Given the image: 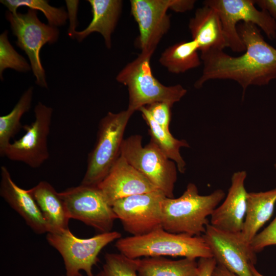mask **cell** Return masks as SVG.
I'll return each instance as SVG.
<instances>
[{
    "mask_svg": "<svg viewBox=\"0 0 276 276\" xmlns=\"http://www.w3.org/2000/svg\"><path fill=\"white\" fill-rule=\"evenodd\" d=\"M237 30L245 47L244 53L237 57L222 50L201 53L203 68L194 83L196 88L210 80H232L241 86L244 93L249 86L266 85L276 79V49L265 40L259 28L252 23L240 22Z\"/></svg>",
    "mask_w": 276,
    "mask_h": 276,
    "instance_id": "cell-1",
    "label": "cell"
},
{
    "mask_svg": "<svg viewBox=\"0 0 276 276\" xmlns=\"http://www.w3.org/2000/svg\"><path fill=\"white\" fill-rule=\"evenodd\" d=\"M221 189L201 195L197 186L189 183L178 198L166 197L162 206V226L167 232L200 236L210 223L208 217L225 197Z\"/></svg>",
    "mask_w": 276,
    "mask_h": 276,
    "instance_id": "cell-2",
    "label": "cell"
},
{
    "mask_svg": "<svg viewBox=\"0 0 276 276\" xmlns=\"http://www.w3.org/2000/svg\"><path fill=\"white\" fill-rule=\"evenodd\" d=\"M115 247L131 259L149 257H181L192 259L213 257L202 236L174 234L159 227L148 234L117 240Z\"/></svg>",
    "mask_w": 276,
    "mask_h": 276,
    "instance_id": "cell-3",
    "label": "cell"
},
{
    "mask_svg": "<svg viewBox=\"0 0 276 276\" xmlns=\"http://www.w3.org/2000/svg\"><path fill=\"white\" fill-rule=\"evenodd\" d=\"M152 55L140 53L118 74L116 80L127 86L129 94L127 109L133 113L149 104L164 102L173 105L179 101L187 90L181 85L166 86L152 73Z\"/></svg>",
    "mask_w": 276,
    "mask_h": 276,
    "instance_id": "cell-4",
    "label": "cell"
},
{
    "mask_svg": "<svg viewBox=\"0 0 276 276\" xmlns=\"http://www.w3.org/2000/svg\"><path fill=\"white\" fill-rule=\"evenodd\" d=\"M133 113L128 109L117 113L109 111L100 120L81 185L97 186L107 175L120 154L124 133Z\"/></svg>",
    "mask_w": 276,
    "mask_h": 276,
    "instance_id": "cell-5",
    "label": "cell"
},
{
    "mask_svg": "<svg viewBox=\"0 0 276 276\" xmlns=\"http://www.w3.org/2000/svg\"><path fill=\"white\" fill-rule=\"evenodd\" d=\"M142 139L141 135L135 134L124 139L120 155L167 197L174 198L173 192L177 178L176 164L151 140L143 146Z\"/></svg>",
    "mask_w": 276,
    "mask_h": 276,
    "instance_id": "cell-6",
    "label": "cell"
},
{
    "mask_svg": "<svg viewBox=\"0 0 276 276\" xmlns=\"http://www.w3.org/2000/svg\"><path fill=\"white\" fill-rule=\"evenodd\" d=\"M122 237L117 231L100 233L88 238H79L70 229L56 233H47L48 243L61 256L65 276H94L93 267L99 262L98 256L107 245Z\"/></svg>",
    "mask_w": 276,
    "mask_h": 276,
    "instance_id": "cell-7",
    "label": "cell"
},
{
    "mask_svg": "<svg viewBox=\"0 0 276 276\" xmlns=\"http://www.w3.org/2000/svg\"><path fill=\"white\" fill-rule=\"evenodd\" d=\"M5 16L13 35L16 37V45L25 52L29 58L36 84L48 88L40 52L44 44L57 42L60 34L59 29L42 22L38 18L37 10L32 9H29L25 13L13 14L8 10Z\"/></svg>",
    "mask_w": 276,
    "mask_h": 276,
    "instance_id": "cell-8",
    "label": "cell"
},
{
    "mask_svg": "<svg viewBox=\"0 0 276 276\" xmlns=\"http://www.w3.org/2000/svg\"><path fill=\"white\" fill-rule=\"evenodd\" d=\"M203 3L218 13L227 48L233 52L245 50L237 30L239 22L252 23L261 28L269 39L276 38V22L266 11L258 10L254 0H206Z\"/></svg>",
    "mask_w": 276,
    "mask_h": 276,
    "instance_id": "cell-9",
    "label": "cell"
},
{
    "mask_svg": "<svg viewBox=\"0 0 276 276\" xmlns=\"http://www.w3.org/2000/svg\"><path fill=\"white\" fill-rule=\"evenodd\" d=\"M59 194L70 219L80 221L100 233L111 231L117 217L97 186L80 184Z\"/></svg>",
    "mask_w": 276,
    "mask_h": 276,
    "instance_id": "cell-10",
    "label": "cell"
},
{
    "mask_svg": "<svg viewBox=\"0 0 276 276\" xmlns=\"http://www.w3.org/2000/svg\"><path fill=\"white\" fill-rule=\"evenodd\" d=\"M34 112L33 122L23 126L25 133L7 146L2 157L21 162L32 168H37L49 158L48 139L53 110L38 102Z\"/></svg>",
    "mask_w": 276,
    "mask_h": 276,
    "instance_id": "cell-11",
    "label": "cell"
},
{
    "mask_svg": "<svg viewBox=\"0 0 276 276\" xmlns=\"http://www.w3.org/2000/svg\"><path fill=\"white\" fill-rule=\"evenodd\" d=\"M167 197L159 190L126 197L112 205L124 229L141 236L162 227V206Z\"/></svg>",
    "mask_w": 276,
    "mask_h": 276,
    "instance_id": "cell-12",
    "label": "cell"
},
{
    "mask_svg": "<svg viewBox=\"0 0 276 276\" xmlns=\"http://www.w3.org/2000/svg\"><path fill=\"white\" fill-rule=\"evenodd\" d=\"M178 0H131L130 12L136 22L139 35L135 43L141 53L152 55L163 37L169 31L170 16Z\"/></svg>",
    "mask_w": 276,
    "mask_h": 276,
    "instance_id": "cell-13",
    "label": "cell"
},
{
    "mask_svg": "<svg viewBox=\"0 0 276 276\" xmlns=\"http://www.w3.org/2000/svg\"><path fill=\"white\" fill-rule=\"evenodd\" d=\"M202 236L217 264L238 276H253L249 266L257 263L256 252L243 241L240 233L225 232L209 223Z\"/></svg>",
    "mask_w": 276,
    "mask_h": 276,
    "instance_id": "cell-14",
    "label": "cell"
},
{
    "mask_svg": "<svg viewBox=\"0 0 276 276\" xmlns=\"http://www.w3.org/2000/svg\"><path fill=\"white\" fill-rule=\"evenodd\" d=\"M97 187L111 206L119 199L158 190L120 154Z\"/></svg>",
    "mask_w": 276,
    "mask_h": 276,
    "instance_id": "cell-15",
    "label": "cell"
},
{
    "mask_svg": "<svg viewBox=\"0 0 276 276\" xmlns=\"http://www.w3.org/2000/svg\"><path fill=\"white\" fill-rule=\"evenodd\" d=\"M246 176L245 171L233 174L224 201L211 215L210 224L214 227L232 233L241 232L246 210L247 192L244 185Z\"/></svg>",
    "mask_w": 276,
    "mask_h": 276,
    "instance_id": "cell-16",
    "label": "cell"
},
{
    "mask_svg": "<svg viewBox=\"0 0 276 276\" xmlns=\"http://www.w3.org/2000/svg\"><path fill=\"white\" fill-rule=\"evenodd\" d=\"M0 195L35 233H49L48 225L35 200L28 190L20 188L13 181L4 166L1 167Z\"/></svg>",
    "mask_w": 276,
    "mask_h": 276,
    "instance_id": "cell-17",
    "label": "cell"
},
{
    "mask_svg": "<svg viewBox=\"0 0 276 276\" xmlns=\"http://www.w3.org/2000/svg\"><path fill=\"white\" fill-rule=\"evenodd\" d=\"M189 28L201 53L227 48L220 18L212 7L203 5L197 9L190 19Z\"/></svg>",
    "mask_w": 276,
    "mask_h": 276,
    "instance_id": "cell-18",
    "label": "cell"
},
{
    "mask_svg": "<svg viewBox=\"0 0 276 276\" xmlns=\"http://www.w3.org/2000/svg\"><path fill=\"white\" fill-rule=\"evenodd\" d=\"M28 190L40 210L48 225L49 233H60L69 229L70 219L64 203L59 192L49 182L41 181Z\"/></svg>",
    "mask_w": 276,
    "mask_h": 276,
    "instance_id": "cell-19",
    "label": "cell"
},
{
    "mask_svg": "<svg viewBox=\"0 0 276 276\" xmlns=\"http://www.w3.org/2000/svg\"><path fill=\"white\" fill-rule=\"evenodd\" d=\"M91 8L92 20L84 30L76 31L72 39L81 42L90 34L100 33L108 49L111 47V35L121 13L123 2L121 0H88Z\"/></svg>",
    "mask_w": 276,
    "mask_h": 276,
    "instance_id": "cell-20",
    "label": "cell"
},
{
    "mask_svg": "<svg viewBox=\"0 0 276 276\" xmlns=\"http://www.w3.org/2000/svg\"><path fill=\"white\" fill-rule=\"evenodd\" d=\"M276 203V188L264 192L247 193L246 210L240 236L250 245L259 229L271 217Z\"/></svg>",
    "mask_w": 276,
    "mask_h": 276,
    "instance_id": "cell-21",
    "label": "cell"
},
{
    "mask_svg": "<svg viewBox=\"0 0 276 276\" xmlns=\"http://www.w3.org/2000/svg\"><path fill=\"white\" fill-rule=\"evenodd\" d=\"M136 259L139 276H198L195 259L172 260L158 256Z\"/></svg>",
    "mask_w": 276,
    "mask_h": 276,
    "instance_id": "cell-22",
    "label": "cell"
},
{
    "mask_svg": "<svg viewBox=\"0 0 276 276\" xmlns=\"http://www.w3.org/2000/svg\"><path fill=\"white\" fill-rule=\"evenodd\" d=\"M198 51V45L194 40L181 41L166 49L159 61L170 73H183L201 64Z\"/></svg>",
    "mask_w": 276,
    "mask_h": 276,
    "instance_id": "cell-23",
    "label": "cell"
},
{
    "mask_svg": "<svg viewBox=\"0 0 276 276\" xmlns=\"http://www.w3.org/2000/svg\"><path fill=\"white\" fill-rule=\"evenodd\" d=\"M148 126L151 140L160 148L166 156L176 165L178 170L181 173L186 171V163L180 153L182 147H189L188 142L184 140H178L160 126L152 118L145 106L139 110Z\"/></svg>",
    "mask_w": 276,
    "mask_h": 276,
    "instance_id": "cell-24",
    "label": "cell"
},
{
    "mask_svg": "<svg viewBox=\"0 0 276 276\" xmlns=\"http://www.w3.org/2000/svg\"><path fill=\"white\" fill-rule=\"evenodd\" d=\"M33 87H29L21 95L12 110L0 117V155L3 156L11 140L23 126L20 120L22 116L31 108L33 95Z\"/></svg>",
    "mask_w": 276,
    "mask_h": 276,
    "instance_id": "cell-25",
    "label": "cell"
},
{
    "mask_svg": "<svg viewBox=\"0 0 276 276\" xmlns=\"http://www.w3.org/2000/svg\"><path fill=\"white\" fill-rule=\"evenodd\" d=\"M0 2L13 14L16 13L17 9L22 6L39 10L43 13L49 25L57 28L64 25L68 19L67 12L64 8L52 6L49 1L1 0Z\"/></svg>",
    "mask_w": 276,
    "mask_h": 276,
    "instance_id": "cell-26",
    "label": "cell"
},
{
    "mask_svg": "<svg viewBox=\"0 0 276 276\" xmlns=\"http://www.w3.org/2000/svg\"><path fill=\"white\" fill-rule=\"evenodd\" d=\"M8 31L0 35V78L3 80V74L7 68L18 72L26 73L31 70L30 64L13 48L8 39Z\"/></svg>",
    "mask_w": 276,
    "mask_h": 276,
    "instance_id": "cell-27",
    "label": "cell"
},
{
    "mask_svg": "<svg viewBox=\"0 0 276 276\" xmlns=\"http://www.w3.org/2000/svg\"><path fill=\"white\" fill-rule=\"evenodd\" d=\"M105 262L97 276H139L137 259L122 254L106 253Z\"/></svg>",
    "mask_w": 276,
    "mask_h": 276,
    "instance_id": "cell-28",
    "label": "cell"
},
{
    "mask_svg": "<svg viewBox=\"0 0 276 276\" xmlns=\"http://www.w3.org/2000/svg\"><path fill=\"white\" fill-rule=\"evenodd\" d=\"M173 105L164 102H155L145 106L152 118L160 126L167 131H170L171 122V108Z\"/></svg>",
    "mask_w": 276,
    "mask_h": 276,
    "instance_id": "cell-29",
    "label": "cell"
},
{
    "mask_svg": "<svg viewBox=\"0 0 276 276\" xmlns=\"http://www.w3.org/2000/svg\"><path fill=\"white\" fill-rule=\"evenodd\" d=\"M275 245L276 216L269 225L256 235L250 244L251 249L256 253L267 246Z\"/></svg>",
    "mask_w": 276,
    "mask_h": 276,
    "instance_id": "cell-30",
    "label": "cell"
},
{
    "mask_svg": "<svg viewBox=\"0 0 276 276\" xmlns=\"http://www.w3.org/2000/svg\"><path fill=\"white\" fill-rule=\"evenodd\" d=\"M67 9L68 19L70 21L68 35L72 38L74 33L77 31L78 21L77 18L79 1H65Z\"/></svg>",
    "mask_w": 276,
    "mask_h": 276,
    "instance_id": "cell-31",
    "label": "cell"
},
{
    "mask_svg": "<svg viewBox=\"0 0 276 276\" xmlns=\"http://www.w3.org/2000/svg\"><path fill=\"white\" fill-rule=\"evenodd\" d=\"M198 263V276H212L217 265L214 257L200 258Z\"/></svg>",
    "mask_w": 276,
    "mask_h": 276,
    "instance_id": "cell-32",
    "label": "cell"
},
{
    "mask_svg": "<svg viewBox=\"0 0 276 276\" xmlns=\"http://www.w3.org/2000/svg\"><path fill=\"white\" fill-rule=\"evenodd\" d=\"M256 5L266 11L276 22V0H256Z\"/></svg>",
    "mask_w": 276,
    "mask_h": 276,
    "instance_id": "cell-33",
    "label": "cell"
},
{
    "mask_svg": "<svg viewBox=\"0 0 276 276\" xmlns=\"http://www.w3.org/2000/svg\"><path fill=\"white\" fill-rule=\"evenodd\" d=\"M212 276H238L231 272L223 266L217 264Z\"/></svg>",
    "mask_w": 276,
    "mask_h": 276,
    "instance_id": "cell-34",
    "label": "cell"
},
{
    "mask_svg": "<svg viewBox=\"0 0 276 276\" xmlns=\"http://www.w3.org/2000/svg\"><path fill=\"white\" fill-rule=\"evenodd\" d=\"M249 267L253 276H264L256 269L255 265L251 264L250 265Z\"/></svg>",
    "mask_w": 276,
    "mask_h": 276,
    "instance_id": "cell-35",
    "label": "cell"
},
{
    "mask_svg": "<svg viewBox=\"0 0 276 276\" xmlns=\"http://www.w3.org/2000/svg\"><path fill=\"white\" fill-rule=\"evenodd\" d=\"M274 167L276 169V163L274 164Z\"/></svg>",
    "mask_w": 276,
    "mask_h": 276,
    "instance_id": "cell-36",
    "label": "cell"
},
{
    "mask_svg": "<svg viewBox=\"0 0 276 276\" xmlns=\"http://www.w3.org/2000/svg\"><path fill=\"white\" fill-rule=\"evenodd\" d=\"M62 276H65V275H62Z\"/></svg>",
    "mask_w": 276,
    "mask_h": 276,
    "instance_id": "cell-37",
    "label": "cell"
}]
</instances>
